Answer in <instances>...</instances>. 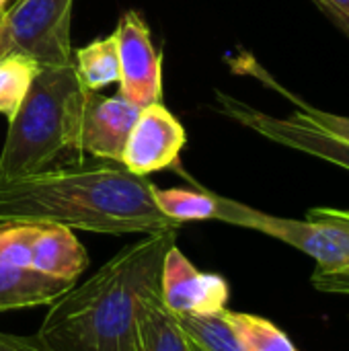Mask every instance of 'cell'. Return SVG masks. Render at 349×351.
I'll return each mask as SVG.
<instances>
[{
  "label": "cell",
  "instance_id": "1",
  "mask_svg": "<svg viewBox=\"0 0 349 351\" xmlns=\"http://www.w3.org/2000/svg\"><path fill=\"white\" fill-rule=\"evenodd\" d=\"M154 185L121 162L99 160L0 181V226L53 224L101 234L179 230L154 202Z\"/></svg>",
  "mask_w": 349,
  "mask_h": 351
},
{
  "label": "cell",
  "instance_id": "2",
  "mask_svg": "<svg viewBox=\"0 0 349 351\" xmlns=\"http://www.w3.org/2000/svg\"><path fill=\"white\" fill-rule=\"evenodd\" d=\"M177 230L144 234L51 302L39 339L53 351H132L140 298L160 278Z\"/></svg>",
  "mask_w": 349,
  "mask_h": 351
},
{
  "label": "cell",
  "instance_id": "3",
  "mask_svg": "<svg viewBox=\"0 0 349 351\" xmlns=\"http://www.w3.org/2000/svg\"><path fill=\"white\" fill-rule=\"evenodd\" d=\"M84 86L74 64L39 68L0 152V181L84 162Z\"/></svg>",
  "mask_w": 349,
  "mask_h": 351
},
{
  "label": "cell",
  "instance_id": "4",
  "mask_svg": "<svg viewBox=\"0 0 349 351\" xmlns=\"http://www.w3.org/2000/svg\"><path fill=\"white\" fill-rule=\"evenodd\" d=\"M218 220L274 237L317 261L315 269L349 267V210L313 208L306 220L280 218L220 195Z\"/></svg>",
  "mask_w": 349,
  "mask_h": 351
},
{
  "label": "cell",
  "instance_id": "5",
  "mask_svg": "<svg viewBox=\"0 0 349 351\" xmlns=\"http://www.w3.org/2000/svg\"><path fill=\"white\" fill-rule=\"evenodd\" d=\"M74 0H19L4 10L0 25V58L19 53L39 68L70 62V14Z\"/></svg>",
  "mask_w": 349,
  "mask_h": 351
},
{
  "label": "cell",
  "instance_id": "6",
  "mask_svg": "<svg viewBox=\"0 0 349 351\" xmlns=\"http://www.w3.org/2000/svg\"><path fill=\"white\" fill-rule=\"evenodd\" d=\"M0 263L76 282L88 265V255L70 228L53 224H8L0 226Z\"/></svg>",
  "mask_w": 349,
  "mask_h": 351
},
{
  "label": "cell",
  "instance_id": "7",
  "mask_svg": "<svg viewBox=\"0 0 349 351\" xmlns=\"http://www.w3.org/2000/svg\"><path fill=\"white\" fill-rule=\"evenodd\" d=\"M216 97H218L222 113H226L234 121L243 123L245 128H251L253 132L261 134L263 138H267L276 144L311 154L315 158L327 160L331 165H337V167L349 171L348 142L315 128L298 111H294L288 117H274V115L257 111L255 107H251L230 95H224L220 90L216 93Z\"/></svg>",
  "mask_w": 349,
  "mask_h": 351
},
{
  "label": "cell",
  "instance_id": "8",
  "mask_svg": "<svg viewBox=\"0 0 349 351\" xmlns=\"http://www.w3.org/2000/svg\"><path fill=\"white\" fill-rule=\"evenodd\" d=\"M119 53V95L132 105L144 109L163 99V58L152 43L144 19L130 10L121 16L117 29Z\"/></svg>",
  "mask_w": 349,
  "mask_h": 351
},
{
  "label": "cell",
  "instance_id": "9",
  "mask_svg": "<svg viewBox=\"0 0 349 351\" xmlns=\"http://www.w3.org/2000/svg\"><path fill=\"white\" fill-rule=\"evenodd\" d=\"M158 290L165 306L175 315H214L226 308L230 290L224 278L200 271L173 245L160 267Z\"/></svg>",
  "mask_w": 349,
  "mask_h": 351
},
{
  "label": "cell",
  "instance_id": "10",
  "mask_svg": "<svg viewBox=\"0 0 349 351\" xmlns=\"http://www.w3.org/2000/svg\"><path fill=\"white\" fill-rule=\"evenodd\" d=\"M185 142L187 134L175 115L163 103L148 105L130 132L121 165L138 177L171 169L179 162Z\"/></svg>",
  "mask_w": 349,
  "mask_h": 351
},
{
  "label": "cell",
  "instance_id": "11",
  "mask_svg": "<svg viewBox=\"0 0 349 351\" xmlns=\"http://www.w3.org/2000/svg\"><path fill=\"white\" fill-rule=\"evenodd\" d=\"M140 107L121 95L103 97L84 88L82 107V150L99 160L121 162L125 142L140 115Z\"/></svg>",
  "mask_w": 349,
  "mask_h": 351
},
{
  "label": "cell",
  "instance_id": "12",
  "mask_svg": "<svg viewBox=\"0 0 349 351\" xmlns=\"http://www.w3.org/2000/svg\"><path fill=\"white\" fill-rule=\"evenodd\" d=\"M132 351H193L179 319L165 306L158 282L144 292L136 311Z\"/></svg>",
  "mask_w": 349,
  "mask_h": 351
},
{
  "label": "cell",
  "instance_id": "13",
  "mask_svg": "<svg viewBox=\"0 0 349 351\" xmlns=\"http://www.w3.org/2000/svg\"><path fill=\"white\" fill-rule=\"evenodd\" d=\"M74 284L37 269L0 263V313L51 304Z\"/></svg>",
  "mask_w": 349,
  "mask_h": 351
},
{
  "label": "cell",
  "instance_id": "14",
  "mask_svg": "<svg viewBox=\"0 0 349 351\" xmlns=\"http://www.w3.org/2000/svg\"><path fill=\"white\" fill-rule=\"evenodd\" d=\"M74 68L82 86L88 90H101L113 82H119V53L115 33L80 47L76 51Z\"/></svg>",
  "mask_w": 349,
  "mask_h": 351
},
{
  "label": "cell",
  "instance_id": "15",
  "mask_svg": "<svg viewBox=\"0 0 349 351\" xmlns=\"http://www.w3.org/2000/svg\"><path fill=\"white\" fill-rule=\"evenodd\" d=\"M158 210L171 220L179 222H200L218 220L220 195L206 189H158L152 191Z\"/></svg>",
  "mask_w": 349,
  "mask_h": 351
},
{
  "label": "cell",
  "instance_id": "16",
  "mask_svg": "<svg viewBox=\"0 0 349 351\" xmlns=\"http://www.w3.org/2000/svg\"><path fill=\"white\" fill-rule=\"evenodd\" d=\"M187 337L204 351H245L237 331L228 321V308L214 315L177 317Z\"/></svg>",
  "mask_w": 349,
  "mask_h": 351
},
{
  "label": "cell",
  "instance_id": "17",
  "mask_svg": "<svg viewBox=\"0 0 349 351\" xmlns=\"http://www.w3.org/2000/svg\"><path fill=\"white\" fill-rule=\"evenodd\" d=\"M228 321L245 351H298L282 329L263 317L228 311Z\"/></svg>",
  "mask_w": 349,
  "mask_h": 351
},
{
  "label": "cell",
  "instance_id": "18",
  "mask_svg": "<svg viewBox=\"0 0 349 351\" xmlns=\"http://www.w3.org/2000/svg\"><path fill=\"white\" fill-rule=\"evenodd\" d=\"M39 66L25 56L12 53L0 58V113L8 119L23 103Z\"/></svg>",
  "mask_w": 349,
  "mask_h": 351
},
{
  "label": "cell",
  "instance_id": "19",
  "mask_svg": "<svg viewBox=\"0 0 349 351\" xmlns=\"http://www.w3.org/2000/svg\"><path fill=\"white\" fill-rule=\"evenodd\" d=\"M263 80H267V84H269L272 88H276V90H280L282 95H286V97L296 105V111H298L309 123H313L315 128H319V130H323V132H327V134H331V136H335V138H339V140H344V142H348L349 144V117H346V115H335V113H329V111H323V109H317V107L309 105L304 99L292 95L290 90H286L284 86H280V84H278L276 80H272L269 76H263Z\"/></svg>",
  "mask_w": 349,
  "mask_h": 351
},
{
  "label": "cell",
  "instance_id": "20",
  "mask_svg": "<svg viewBox=\"0 0 349 351\" xmlns=\"http://www.w3.org/2000/svg\"><path fill=\"white\" fill-rule=\"evenodd\" d=\"M313 286L319 292H327V294H346L349 296V267L341 269H329V271H321L315 269L311 276Z\"/></svg>",
  "mask_w": 349,
  "mask_h": 351
},
{
  "label": "cell",
  "instance_id": "21",
  "mask_svg": "<svg viewBox=\"0 0 349 351\" xmlns=\"http://www.w3.org/2000/svg\"><path fill=\"white\" fill-rule=\"evenodd\" d=\"M0 351H53L39 335H12L0 331Z\"/></svg>",
  "mask_w": 349,
  "mask_h": 351
},
{
  "label": "cell",
  "instance_id": "22",
  "mask_svg": "<svg viewBox=\"0 0 349 351\" xmlns=\"http://www.w3.org/2000/svg\"><path fill=\"white\" fill-rule=\"evenodd\" d=\"M344 35H348L349 37V14L346 12H341V10H337V8H333V6H329V4H325V2H313Z\"/></svg>",
  "mask_w": 349,
  "mask_h": 351
},
{
  "label": "cell",
  "instance_id": "23",
  "mask_svg": "<svg viewBox=\"0 0 349 351\" xmlns=\"http://www.w3.org/2000/svg\"><path fill=\"white\" fill-rule=\"evenodd\" d=\"M311 2H325V4H329V6H333V8L349 14V0H311Z\"/></svg>",
  "mask_w": 349,
  "mask_h": 351
},
{
  "label": "cell",
  "instance_id": "24",
  "mask_svg": "<svg viewBox=\"0 0 349 351\" xmlns=\"http://www.w3.org/2000/svg\"><path fill=\"white\" fill-rule=\"evenodd\" d=\"M6 2H8V0H0V12L4 10V6H6Z\"/></svg>",
  "mask_w": 349,
  "mask_h": 351
},
{
  "label": "cell",
  "instance_id": "25",
  "mask_svg": "<svg viewBox=\"0 0 349 351\" xmlns=\"http://www.w3.org/2000/svg\"><path fill=\"white\" fill-rule=\"evenodd\" d=\"M2 21H4V10L0 12V25H2Z\"/></svg>",
  "mask_w": 349,
  "mask_h": 351
},
{
  "label": "cell",
  "instance_id": "26",
  "mask_svg": "<svg viewBox=\"0 0 349 351\" xmlns=\"http://www.w3.org/2000/svg\"><path fill=\"white\" fill-rule=\"evenodd\" d=\"M191 343H193V341H191ZM193 351H204V350H200V348H197V346L193 343Z\"/></svg>",
  "mask_w": 349,
  "mask_h": 351
}]
</instances>
